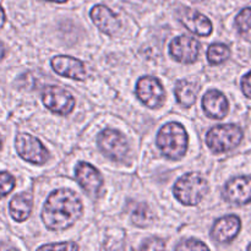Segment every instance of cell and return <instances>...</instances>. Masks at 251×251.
I'll return each mask as SVG.
<instances>
[{
  "label": "cell",
  "instance_id": "26",
  "mask_svg": "<svg viewBox=\"0 0 251 251\" xmlns=\"http://www.w3.org/2000/svg\"><path fill=\"white\" fill-rule=\"evenodd\" d=\"M242 90L244 95L251 100V71L242 78Z\"/></svg>",
  "mask_w": 251,
  "mask_h": 251
},
{
  "label": "cell",
  "instance_id": "20",
  "mask_svg": "<svg viewBox=\"0 0 251 251\" xmlns=\"http://www.w3.org/2000/svg\"><path fill=\"white\" fill-rule=\"evenodd\" d=\"M230 55V49L226 44L215 43L210 46L207 50V59L212 65H220L225 63Z\"/></svg>",
  "mask_w": 251,
  "mask_h": 251
},
{
  "label": "cell",
  "instance_id": "18",
  "mask_svg": "<svg viewBox=\"0 0 251 251\" xmlns=\"http://www.w3.org/2000/svg\"><path fill=\"white\" fill-rule=\"evenodd\" d=\"M198 91L199 87L196 85L189 82V81L180 80L176 82L174 92H176V100L181 105L189 108L195 103L196 97H198Z\"/></svg>",
  "mask_w": 251,
  "mask_h": 251
},
{
  "label": "cell",
  "instance_id": "13",
  "mask_svg": "<svg viewBox=\"0 0 251 251\" xmlns=\"http://www.w3.org/2000/svg\"><path fill=\"white\" fill-rule=\"evenodd\" d=\"M240 227L242 223L237 216H226L215 223L211 235L217 243H230L238 235Z\"/></svg>",
  "mask_w": 251,
  "mask_h": 251
},
{
  "label": "cell",
  "instance_id": "29",
  "mask_svg": "<svg viewBox=\"0 0 251 251\" xmlns=\"http://www.w3.org/2000/svg\"><path fill=\"white\" fill-rule=\"evenodd\" d=\"M48 1H54V2H66L68 0H48Z\"/></svg>",
  "mask_w": 251,
  "mask_h": 251
},
{
  "label": "cell",
  "instance_id": "25",
  "mask_svg": "<svg viewBox=\"0 0 251 251\" xmlns=\"http://www.w3.org/2000/svg\"><path fill=\"white\" fill-rule=\"evenodd\" d=\"M77 250L75 243H60V244H47L39 248V250Z\"/></svg>",
  "mask_w": 251,
  "mask_h": 251
},
{
  "label": "cell",
  "instance_id": "22",
  "mask_svg": "<svg viewBox=\"0 0 251 251\" xmlns=\"http://www.w3.org/2000/svg\"><path fill=\"white\" fill-rule=\"evenodd\" d=\"M15 188V178L6 172L0 173V199L9 195Z\"/></svg>",
  "mask_w": 251,
  "mask_h": 251
},
{
  "label": "cell",
  "instance_id": "9",
  "mask_svg": "<svg viewBox=\"0 0 251 251\" xmlns=\"http://www.w3.org/2000/svg\"><path fill=\"white\" fill-rule=\"evenodd\" d=\"M169 51L178 63L193 64L198 60L200 43L193 37L184 34V36H179L172 41L171 46H169Z\"/></svg>",
  "mask_w": 251,
  "mask_h": 251
},
{
  "label": "cell",
  "instance_id": "2",
  "mask_svg": "<svg viewBox=\"0 0 251 251\" xmlns=\"http://www.w3.org/2000/svg\"><path fill=\"white\" fill-rule=\"evenodd\" d=\"M157 146L172 161L183 158L188 150V134L179 123H169L162 126L157 135Z\"/></svg>",
  "mask_w": 251,
  "mask_h": 251
},
{
  "label": "cell",
  "instance_id": "30",
  "mask_svg": "<svg viewBox=\"0 0 251 251\" xmlns=\"http://www.w3.org/2000/svg\"><path fill=\"white\" fill-rule=\"evenodd\" d=\"M191 1H193V2H201V1H203V0H191Z\"/></svg>",
  "mask_w": 251,
  "mask_h": 251
},
{
  "label": "cell",
  "instance_id": "8",
  "mask_svg": "<svg viewBox=\"0 0 251 251\" xmlns=\"http://www.w3.org/2000/svg\"><path fill=\"white\" fill-rule=\"evenodd\" d=\"M136 95L150 108H159L164 102V88L153 76H144L137 81Z\"/></svg>",
  "mask_w": 251,
  "mask_h": 251
},
{
  "label": "cell",
  "instance_id": "4",
  "mask_svg": "<svg viewBox=\"0 0 251 251\" xmlns=\"http://www.w3.org/2000/svg\"><path fill=\"white\" fill-rule=\"evenodd\" d=\"M243 140V130L233 124L212 127L206 136V144L215 153L232 151Z\"/></svg>",
  "mask_w": 251,
  "mask_h": 251
},
{
  "label": "cell",
  "instance_id": "11",
  "mask_svg": "<svg viewBox=\"0 0 251 251\" xmlns=\"http://www.w3.org/2000/svg\"><path fill=\"white\" fill-rule=\"evenodd\" d=\"M225 199L235 205L251 202V176H238L232 179L225 188Z\"/></svg>",
  "mask_w": 251,
  "mask_h": 251
},
{
  "label": "cell",
  "instance_id": "21",
  "mask_svg": "<svg viewBox=\"0 0 251 251\" xmlns=\"http://www.w3.org/2000/svg\"><path fill=\"white\" fill-rule=\"evenodd\" d=\"M235 26L240 33L251 31V7H245L235 17Z\"/></svg>",
  "mask_w": 251,
  "mask_h": 251
},
{
  "label": "cell",
  "instance_id": "23",
  "mask_svg": "<svg viewBox=\"0 0 251 251\" xmlns=\"http://www.w3.org/2000/svg\"><path fill=\"white\" fill-rule=\"evenodd\" d=\"M176 250H208V247L200 240L196 239H189L186 242L181 243L176 248Z\"/></svg>",
  "mask_w": 251,
  "mask_h": 251
},
{
  "label": "cell",
  "instance_id": "12",
  "mask_svg": "<svg viewBox=\"0 0 251 251\" xmlns=\"http://www.w3.org/2000/svg\"><path fill=\"white\" fill-rule=\"evenodd\" d=\"M75 176L77 179L78 184L82 186L85 191H87L90 195H97L100 193V188L103 185V178L100 174V172L91 166L90 163L80 162L76 166Z\"/></svg>",
  "mask_w": 251,
  "mask_h": 251
},
{
  "label": "cell",
  "instance_id": "31",
  "mask_svg": "<svg viewBox=\"0 0 251 251\" xmlns=\"http://www.w3.org/2000/svg\"><path fill=\"white\" fill-rule=\"evenodd\" d=\"M1 144H2V139L1 136H0V149H1Z\"/></svg>",
  "mask_w": 251,
  "mask_h": 251
},
{
  "label": "cell",
  "instance_id": "19",
  "mask_svg": "<svg viewBox=\"0 0 251 251\" xmlns=\"http://www.w3.org/2000/svg\"><path fill=\"white\" fill-rule=\"evenodd\" d=\"M130 217H131L132 222L139 227H147L153 221V215L150 211L149 206L142 202L132 203L131 208H130Z\"/></svg>",
  "mask_w": 251,
  "mask_h": 251
},
{
  "label": "cell",
  "instance_id": "32",
  "mask_svg": "<svg viewBox=\"0 0 251 251\" xmlns=\"http://www.w3.org/2000/svg\"><path fill=\"white\" fill-rule=\"evenodd\" d=\"M248 250H251V244L249 245V247H248Z\"/></svg>",
  "mask_w": 251,
  "mask_h": 251
},
{
  "label": "cell",
  "instance_id": "28",
  "mask_svg": "<svg viewBox=\"0 0 251 251\" xmlns=\"http://www.w3.org/2000/svg\"><path fill=\"white\" fill-rule=\"evenodd\" d=\"M4 54H5V48H4V46H2L1 42H0V60L4 58Z\"/></svg>",
  "mask_w": 251,
  "mask_h": 251
},
{
  "label": "cell",
  "instance_id": "24",
  "mask_svg": "<svg viewBox=\"0 0 251 251\" xmlns=\"http://www.w3.org/2000/svg\"><path fill=\"white\" fill-rule=\"evenodd\" d=\"M166 248L164 242H162L161 239H157V238H151V239H147L144 244L140 247V249L142 250H162Z\"/></svg>",
  "mask_w": 251,
  "mask_h": 251
},
{
  "label": "cell",
  "instance_id": "6",
  "mask_svg": "<svg viewBox=\"0 0 251 251\" xmlns=\"http://www.w3.org/2000/svg\"><path fill=\"white\" fill-rule=\"evenodd\" d=\"M42 100L50 112L60 115L69 114L75 108V98L60 86H47Z\"/></svg>",
  "mask_w": 251,
  "mask_h": 251
},
{
  "label": "cell",
  "instance_id": "17",
  "mask_svg": "<svg viewBox=\"0 0 251 251\" xmlns=\"http://www.w3.org/2000/svg\"><path fill=\"white\" fill-rule=\"evenodd\" d=\"M10 215L17 222H24L29 217L32 211V196L31 194H20L10 201Z\"/></svg>",
  "mask_w": 251,
  "mask_h": 251
},
{
  "label": "cell",
  "instance_id": "1",
  "mask_svg": "<svg viewBox=\"0 0 251 251\" xmlns=\"http://www.w3.org/2000/svg\"><path fill=\"white\" fill-rule=\"evenodd\" d=\"M82 215V203L74 191L59 189L47 199L42 211V220L50 230H65L75 225Z\"/></svg>",
  "mask_w": 251,
  "mask_h": 251
},
{
  "label": "cell",
  "instance_id": "16",
  "mask_svg": "<svg viewBox=\"0 0 251 251\" xmlns=\"http://www.w3.org/2000/svg\"><path fill=\"white\" fill-rule=\"evenodd\" d=\"M180 21L189 31L201 37L210 36L212 32V24L202 14L193 10H185L180 16Z\"/></svg>",
  "mask_w": 251,
  "mask_h": 251
},
{
  "label": "cell",
  "instance_id": "14",
  "mask_svg": "<svg viewBox=\"0 0 251 251\" xmlns=\"http://www.w3.org/2000/svg\"><path fill=\"white\" fill-rule=\"evenodd\" d=\"M91 19L103 33L109 36L114 34L120 27V21L117 15L104 5H96L91 10Z\"/></svg>",
  "mask_w": 251,
  "mask_h": 251
},
{
  "label": "cell",
  "instance_id": "3",
  "mask_svg": "<svg viewBox=\"0 0 251 251\" xmlns=\"http://www.w3.org/2000/svg\"><path fill=\"white\" fill-rule=\"evenodd\" d=\"M208 190L207 183L196 173H188L179 178L174 185V196L186 206L198 205Z\"/></svg>",
  "mask_w": 251,
  "mask_h": 251
},
{
  "label": "cell",
  "instance_id": "7",
  "mask_svg": "<svg viewBox=\"0 0 251 251\" xmlns=\"http://www.w3.org/2000/svg\"><path fill=\"white\" fill-rule=\"evenodd\" d=\"M16 150L21 158L34 164H43L49 158L46 147L42 145V142L37 137L29 134L17 135Z\"/></svg>",
  "mask_w": 251,
  "mask_h": 251
},
{
  "label": "cell",
  "instance_id": "5",
  "mask_svg": "<svg viewBox=\"0 0 251 251\" xmlns=\"http://www.w3.org/2000/svg\"><path fill=\"white\" fill-rule=\"evenodd\" d=\"M98 146L112 161L124 162L129 154V145L123 134L115 130H103L98 135Z\"/></svg>",
  "mask_w": 251,
  "mask_h": 251
},
{
  "label": "cell",
  "instance_id": "10",
  "mask_svg": "<svg viewBox=\"0 0 251 251\" xmlns=\"http://www.w3.org/2000/svg\"><path fill=\"white\" fill-rule=\"evenodd\" d=\"M51 68L64 77L73 78L77 81H85L87 77L85 65L78 59L69 55H58L51 59Z\"/></svg>",
  "mask_w": 251,
  "mask_h": 251
},
{
  "label": "cell",
  "instance_id": "15",
  "mask_svg": "<svg viewBox=\"0 0 251 251\" xmlns=\"http://www.w3.org/2000/svg\"><path fill=\"white\" fill-rule=\"evenodd\" d=\"M202 108L207 117L213 119H222L227 115L229 105L225 95H222L220 91L212 90L203 96Z\"/></svg>",
  "mask_w": 251,
  "mask_h": 251
},
{
  "label": "cell",
  "instance_id": "27",
  "mask_svg": "<svg viewBox=\"0 0 251 251\" xmlns=\"http://www.w3.org/2000/svg\"><path fill=\"white\" fill-rule=\"evenodd\" d=\"M5 12H4V10H2V7H1V5H0V29L2 28V26H4V24H5Z\"/></svg>",
  "mask_w": 251,
  "mask_h": 251
}]
</instances>
